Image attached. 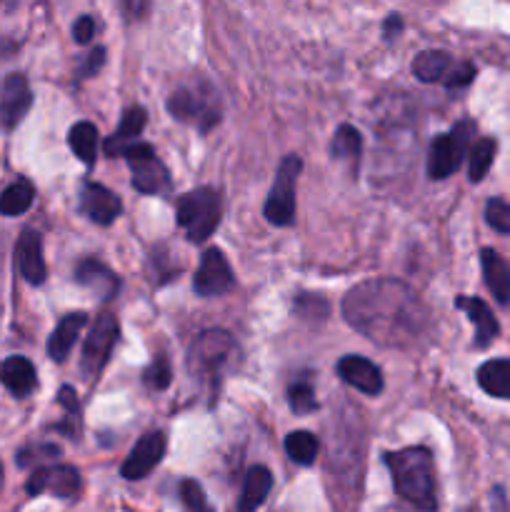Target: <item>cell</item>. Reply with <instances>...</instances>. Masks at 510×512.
<instances>
[{
	"label": "cell",
	"mask_w": 510,
	"mask_h": 512,
	"mask_svg": "<svg viewBox=\"0 0 510 512\" xmlns=\"http://www.w3.org/2000/svg\"><path fill=\"white\" fill-rule=\"evenodd\" d=\"M75 280H78L83 288H88L95 298L110 300L120 288V280L108 265H103L100 260L88 258L75 268Z\"/></svg>",
	"instance_id": "obj_17"
},
{
	"label": "cell",
	"mask_w": 510,
	"mask_h": 512,
	"mask_svg": "<svg viewBox=\"0 0 510 512\" xmlns=\"http://www.w3.org/2000/svg\"><path fill=\"white\" fill-rule=\"evenodd\" d=\"M145 120H148L145 108H140V105H130V108H125L123 118H120L118 133H113L108 140H105V155H110V158H115V155L123 158V150L128 148L130 143H135L138 135L143 133Z\"/></svg>",
	"instance_id": "obj_19"
},
{
	"label": "cell",
	"mask_w": 510,
	"mask_h": 512,
	"mask_svg": "<svg viewBox=\"0 0 510 512\" xmlns=\"http://www.w3.org/2000/svg\"><path fill=\"white\" fill-rule=\"evenodd\" d=\"M235 275L230 270V263L225 260L223 250L208 248L200 255V268L195 273V293L203 298H215V295H225L233 290Z\"/></svg>",
	"instance_id": "obj_9"
},
{
	"label": "cell",
	"mask_w": 510,
	"mask_h": 512,
	"mask_svg": "<svg viewBox=\"0 0 510 512\" xmlns=\"http://www.w3.org/2000/svg\"><path fill=\"white\" fill-rule=\"evenodd\" d=\"M168 113L173 118L183 120V123H200V128L208 130L210 125L218 123V110L215 103L205 95H200V90L195 88H183L178 93L170 95L168 100Z\"/></svg>",
	"instance_id": "obj_11"
},
{
	"label": "cell",
	"mask_w": 510,
	"mask_h": 512,
	"mask_svg": "<svg viewBox=\"0 0 510 512\" xmlns=\"http://www.w3.org/2000/svg\"><path fill=\"white\" fill-rule=\"evenodd\" d=\"M450 68H453V60L443 50H423V53L415 55L413 60V73L415 78L423 80V83H435V80L448 78Z\"/></svg>",
	"instance_id": "obj_26"
},
{
	"label": "cell",
	"mask_w": 510,
	"mask_h": 512,
	"mask_svg": "<svg viewBox=\"0 0 510 512\" xmlns=\"http://www.w3.org/2000/svg\"><path fill=\"white\" fill-rule=\"evenodd\" d=\"M288 400H290V408L293 413L305 415V413H313L318 408V400H315L313 388L308 383H293L288 390Z\"/></svg>",
	"instance_id": "obj_31"
},
{
	"label": "cell",
	"mask_w": 510,
	"mask_h": 512,
	"mask_svg": "<svg viewBox=\"0 0 510 512\" xmlns=\"http://www.w3.org/2000/svg\"><path fill=\"white\" fill-rule=\"evenodd\" d=\"M80 490V473L70 465H50L30 475L28 495L53 493L58 498H73Z\"/></svg>",
	"instance_id": "obj_13"
},
{
	"label": "cell",
	"mask_w": 510,
	"mask_h": 512,
	"mask_svg": "<svg viewBox=\"0 0 510 512\" xmlns=\"http://www.w3.org/2000/svg\"><path fill=\"white\" fill-rule=\"evenodd\" d=\"M0 485H3V465H0Z\"/></svg>",
	"instance_id": "obj_40"
},
{
	"label": "cell",
	"mask_w": 510,
	"mask_h": 512,
	"mask_svg": "<svg viewBox=\"0 0 510 512\" xmlns=\"http://www.w3.org/2000/svg\"><path fill=\"white\" fill-rule=\"evenodd\" d=\"M478 385L488 395L510 400V358L488 360L478 368Z\"/></svg>",
	"instance_id": "obj_24"
},
{
	"label": "cell",
	"mask_w": 510,
	"mask_h": 512,
	"mask_svg": "<svg viewBox=\"0 0 510 512\" xmlns=\"http://www.w3.org/2000/svg\"><path fill=\"white\" fill-rule=\"evenodd\" d=\"M360 153H363V140L360 133L353 125H340L333 135V143H330V155L338 163H345L350 168V173H358Z\"/></svg>",
	"instance_id": "obj_25"
},
{
	"label": "cell",
	"mask_w": 510,
	"mask_h": 512,
	"mask_svg": "<svg viewBox=\"0 0 510 512\" xmlns=\"http://www.w3.org/2000/svg\"><path fill=\"white\" fill-rule=\"evenodd\" d=\"M123 158L128 160L130 170H133V188L140 193H165L170 188L168 168L158 160L153 145L135 140L123 150Z\"/></svg>",
	"instance_id": "obj_8"
},
{
	"label": "cell",
	"mask_w": 510,
	"mask_h": 512,
	"mask_svg": "<svg viewBox=\"0 0 510 512\" xmlns=\"http://www.w3.org/2000/svg\"><path fill=\"white\" fill-rule=\"evenodd\" d=\"M95 35V20L90 18V15H83L80 20H75L73 25V38L78 40V43H90Z\"/></svg>",
	"instance_id": "obj_37"
},
{
	"label": "cell",
	"mask_w": 510,
	"mask_h": 512,
	"mask_svg": "<svg viewBox=\"0 0 510 512\" xmlns=\"http://www.w3.org/2000/svg\"><path fill=\"white\" fill-rule=\"evenodd\" d=\"M180 498H183L185 508L190 512H215L213 505H210L208 498H205L200 483H195V480L188 478L180 483Z\"/></svg>",
	"instance_id": "obj_32"
},
{
	"label": "cell",
	"mask_w": 510,
	"mask_h": 512,
	"mask_svg": "<svg viewBox=\"0 0 510 512\" xmlns=\"http://www.w3.org/2000/svg\"><path fill=\"white\" fill-rule=\"evenodd\" d=\"M473 78H475V65L455 63L453 68H450L448 78H445L443 83L448 85V88H463V85H468Z\"/></svg>",
	"instance_id": "obj_35"
},
{
	"label": "cell",
	"mask_w": 510,
	"mask_h": 512,
	"mask_svg": "<svg viewBox=\"0 0 510 512\" xmlns=\"http://www.w3.org/2000/svg\"><path fill=\"white\" fill-rule=\"evenodd\" d=\"M178 225L185 230L190 243H203L220 225V195L215 188H195L180 195Z\"/></svg>",
	"instance_id": "obj_3"
},
{
	"label": "cell",
	"mask_w": 510,
	"mask_h": 512,
	"mask_svg": "<svg viewBox=\"0 0 510 512\" xmlns=\"http://www.w3.org/2000/svg\"><path fill=\"white\" fill-rule=\"evenodd\" d=\"M235 355L233 335L225 330H205L193 340L188 350V368L195 378L213 380L223 373Z\"/></svg>",
	"instance_id": "obj_4"
},
{
	"label": "cell",
	"mask_w": 510,
	"mask_h": 512,
	"mask_svg": "<svg viewBox=\"0 0 510 512\" xmlns=\"http://www.w3.org/2000/svg\"><path fill=\"white\" fill-rule=\"evenodd\" d=\"M0 383L15 395V398H28L38 385V373H35L33 363L23 355H13L0 365Z\"/></svg>",
	"instance_id": "obj_18"
},
{
	"label": "cell",
	"mask_w": 510,
	"mask_h": 512,
	"mask_svg": "<svg viewBox=\"0 0 510 512\" xmlns=\"http://www.w3.org/2000/svg\"><path fill=\"white\" fill-rule=\"evenodd\" d=\"M33 200H35L33 183L25 178L15 180V183L10 185V188H5L3 195H0V215H10V218L23 215L25 210H30Z\"/></svg>",
	"instance_id": "obj_27"
},
{
	"label": "cell",
	"mask_w": 510,
	"mask_h": 512,
	"mask_svg": "<svg viewBox=\"0 0 510 512\" xmlns=\"http://www.w3.org/2000/svg\"><path fill=\"white\" fill-rule=\"evenodd\" d=\"M455 305H458L460 310H465L468 318L473 320L475 345H478V348H488L490 340L500 333V325L498 320H495L493 310H490L480 298H465V295L455 298Z\"/></svg>",
	"instance_id": "obj_20"
},
{
	"label": "cell",
	"mask_w": 510,
	"mask_h": 512,
	"mask_svg": "<svg viewBox=\"0 0 510 512\" xmlns=\"http://www.w3.org/2000/svg\"><path fill=\"white\" fill-rule=\"evenodd\" d=\"M473 135V125L458 123L450 133L435 135L428 153V175L433 180H443L460 168L468 150V140Z\"/></svg>",
	"instance_id": "obj_7"
},
{
	"label": "cell",
	"mask_w": 510,
	"mask_h": 512,
	"mask_svg": "<svg viewBox=\"0 0 510 512\" xmlns=\"http://www.w3.org/2000/svg\"><path fill=\"white\" fill-rule=\"evenodd\" d=\"M85 323H88V315L85 313H70L60 320L58 328L53 330V335H50L48 340V355L55 360V363L68 360L70 350H73L75 340H78L80 333H83Z\"/></svg>",
	"instance_id": "obj_21"
},
{
	"label": "cell",
	"mask_w": 510,
	"mask_h": 512,
	"mask_svg": "<svg viewBox=\"0 0 510 512\" xmlns=\"http://www.w3.org/2000/svg\"><path fill=\"white\" fill-rule=\"evenodd\" d=\"M68 143L70 150L83 160L85 165L95 163V153H98V128L93 123H75L68 133Z\"/></svg>",
	"instance_id": "obj_28"
},
{
	"label": "cell",
	"mask_w": 510,
	"mask_h": 512,
	"mask_svg": "<svg viewBox=\"0 0 510 512\" xmlns=\"http://www.w3.org/2000/svg\"><path fill=\"white\" fill-rule=\"evenodd\" d=\"M400 28H403V20H400V15H390V18L385 20V38L393 40V35H398Z\"/></svg>",
	"instance_id": "obj_39"
},
{
	"label": "cell",
	"mask_w": 510,
	"mask_h": 512,
	"mask_svg": "<svg viewBox=\"0 0 510 512\" xmlns=\"http://www.w3.org/2000/svg\"><path fill=\"white\" fill-rule=\"evenodd\" d=\"M303 170V160L298 155H288L275 173V183L265 200V218L273 225H290L295 220V183Z\"/></svg>",
	"instance_id": "obj_5"
},
{
	"label": "cell",
	"mask_w": 510,
	"mask_h": 512,
	"mask_svg": "<svg viewBox=\"0 0 510 512\" xmlns=\"http://www.w3.org/2000/svg\"><path fill=\"white\" fill-rule=\"evenodd\" d=\"M395 493L423 512L438 510L435 498V468L428 448H405L385 455Z\"/></svg>",
	"instance_id": "obj_2"
},
{
	"label": "cell",
	"mask_w": 510,
	"mask_h": 512,
	"mask_svg": "<svg viewBox=\"0 0 510 512\" xmlns=\"http://www.w3.org/2000/svg\"><path fill=\"white\" fill-rule=\"evenodd\" d=\"M15 258H18V270L30 285H40L48 278L43 258V240L35 230H23L18 245H15Z\"/></svg>",
	"instance_id": "obj_16"
},
{
	"label": "cell",
	"mask_w": 510,
	"mask_h": 512,
	"mask_svg": "<svg viewBox=\"0 0 510 512\" xmlns=\"http://www.w3.org/2000/svg\"><path fill=\"white\" fill-rule=\"evenodd\" d=\"M485 220H488V225L493 230L510 235V203H505L500 198L488 200V205H485Z\"/></svg>",
	"instance_id": "obj_33"
},
{
	"label": "cell",
	"mask_w": 510,
	"mask_h": 512,
	"mask_svg": "<svg viewBox=\"0 0 510 512\" xmlns=\"http://www.w3.org/2000/svg\"><path fill=\"white\" fill-rule=\"evenodd\" d=\"M320 443L313 433L308 430H295L285 438V453L293 463L298 465H313L315 458H318Z\"/></svg>",
	"instance_id": "obj_29"
},
{
	"label": "cell",
	"mask_w": 510,
	"mask_h": 512,
	"mask_svg": "<svg viewBox=\"0 0 510 512\" xmlns=\"http://www.w3.org/2000/svg\"><path fill=\"white\" fill-rule=\"evenodd\" d=\"M145 385L148 388H155V390H163L170 385V365L165 358H158L153 360V363L148 365V370H145Z\"/></svg>",
	"instance_id": "obj_34"
},
{
	"label": "cell",
	"mask_w": 510,
	"mask_h": 512,
	"mask_svg": "<svg viewBox=\"0 0 510 512\" xmlns=\"http://www.w3.org/2000/svg\"><path fill=\"white\" fill-rule=\"evenodd\" d=\"M338 375L348 385H353L355 390L365 395H380L383 393V373H380L378 365L370 363L368 358H360V355H345L338 363Z\"/></svg>",
	"instance_id": "obj_15"
},
{
	"label": "cell",
	"mask_w": 510,
	"mask_h": 512,
	"mask_svg": "<svg viewBox=\"0 0 510 512\" xmlns=\"http://www.w3.org/2000/svg\"><path fill=\"white\" fill-rule=\"evenodd\" d=\"M495 150H498V145H495L493 138H480L478 143L470 148V180L473 183H480V180L488 175L490 165H493V158H495Z\"/></svg>",
	"instance_id": "obj_30"
},
{
	"label": "cell",
	"mask_w": 510,
	"mask_h": 512,
	"mask_svg": "<svg viewBox=\"0 0 510 512\" xmlns=\"http://www.w3.org/2000/svg\"><path fill=\"white\" fill-rule=\"evenodd\" d=\"M58 403H60V408L68 413L70 423H78V420H80V403H78V395H75V390L68 388V385H65V388H60Z\"/></svg>",
	"instance_id": "obj_36"
},
{
	"label": "cell",
	"mask_w": 510,
	"mask_h": 512,
	"mask_svg": "<svg viewBox=\"0 0 510 512\" xmlns=\"http://www.w3.org/2000/svg\"><path fill=\"white\" fill-rule=\"evenodd\" d=\"M80 210L88 215L93 223L98 225H110L120 215L123 205H120V198L115 193H110L108 188L98 183H83L80 188Z\"/></svg>",
	"instance_id": "obj_14"
},
{
	"label": "cell",
	"mask_w": 510,
	"mask_h": 512,
	"mask_svg": "<svg viewBox=\"0 0 510 512\" xmlns=\"http://www.w3.org/2000/svg\"><path fill=\"white\" fill-rule=\"evenodd\" d=\"M343 318L373 343L408 348L425 330V305L400 280H365L345 295Z\"/></svg>",
	"instance_id": "obj_1"
},
{
	"label": "cell",
	"mask_w": 510,
	"mask_h": 512,
	"mask_svg": "<svg viewBox=\"0 0 510 512\" xmlns=\"http://www.w3.org/2000/svg\"><path fill=\"white\" fill-rule=\"evenodd\" d=\"M480 265H483L485 283H488V290L493 293V298L498 300L500 305L510 303V265L505 263L503 255L495 253V250L485 248L480 253Z\"/></svg>",
	"instance_id": "obj_22"
},
{
	"label": "cell",
	"mask_w": 510,
	"mask_h": 512,
	"mask_svg": "<svg viewBox=\"0 0 510 512\" xmlns=\"http://www.w3.org/2000/svg\"><path fill=\"white\" fill-rule=\"evenodd\" d=\"M103 63H105V48H95L93 53L88 55V60H85L83 68H80V75H83V78L95 75L100 68H103Z\"/></svg>",
	"instance_id": "obj_38"
},
{
	"label": "cell",
	"mask_w": 510,
	"mask_h": 512,
	"mask_svg": "<svg viewBox=\"0 0 510 512\" xmlns=\"http://www.w3.org/2000/svg\"><path fill=\"white\" fill-rule=\"evenodd\" d=\"M165 448H168V443H165L163 433L143 435V438L135 443V448L130 450L128 460H125L123 468H120V475H123L125 480H143L150 470L158 468V463L165 455Z\"/></svg>",
	"instance_id": "obj_12"
},
{
	"label": "cell",
	"mask_w": 510,
	"mask_h": 512,
	"mask_svg": "<svg viewBox=\"0 0 510 512\" xmlns=\"http://www.w3.org/2000/svg\"><path fill=\"white\" fill-rule=\"evenodd\" d=\"M270 488H273V475H270L268 468L263 465H255V468L248 470L245 475L243 490H240V500L235 512H255L260 505L265 503V498L270 495Z\"/></svg>",
	"instance_id": "obj_23"
},
{
	"label": "cell",
	"mask_w": 510,
	"mask_h": 512,
	"mask_svg": "<svg viewBox=\"0 0 510 512\" xmlns=\"http://www.w3.org/2000/svg\"><path fill=\"white\" fill-rule=\"evenodd\" d=\"M120 325L118 318L110 313H103L95 318V325L90 328L88 338L83 343V353H80V370L88 380L98 378L100 370L105 368V363L110 360L115 343H118Z\"/></svg>",
	"instance_id": "obj_6"
},
{
	"label": "cell",
	"mask_w": 510,
	"mask_h": 512,
	"mask_svg": "<svg viewBox=\"0 0 510 512\" xmlns=\"http://www.w3.org/2000/svg\"><path fill=\"white\" fill-rule=\"evenodd\" d=\"M33 105V93L25 75L13 73L0 85V128L15 130Z\"/></svg>",
	"instance_id": "obj_10"
}]
</instances>
